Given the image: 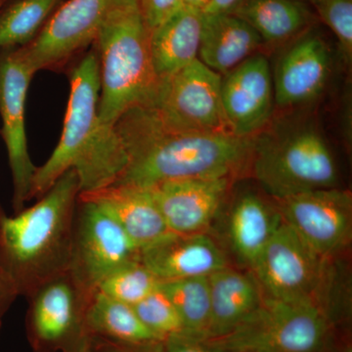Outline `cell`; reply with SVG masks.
<instances>
[{
	"label": "cell",
	"instance_id": "6da1fadb",
	"mask_svg": "<svg viewBox=\"0 0 352 352\" xmlns=\"http://www.w3.org/2000/svg\"><path fill=\"white\" fill-rule=\"evenodd\" d=\"M115 129L127 164L113 184L138 188L168 180L231 177L250 161L256 138L175 131L145 105L122 113Z\"/></svg>",
	"mask_w": 352,
	"mask_h": 352
},
{
	"label": "cell",
	"instance_id": "7a4b0ae2",
	"mask_svg": "<svg viewBox=\"0 0 352 352\" xmlns=\"http://www.w3.org/2000/svg\"><path fill=\"white\" fill-rule=\"evenodd\" d=\"M100 72L91 50L69 74V95L59 142L32 178L29 201L38 199L69 170L80 178V193L113 184L124 173L127 156L113 129L101 126L98 118Z\"/></svg>",
	"mask_w": 352,
	"mask_h": 352
},
{
	"label": "cell",
	"instance_id": "3957f363",
	"mask_svg": "<svg viewBox=\"0 0 352 352\" xmlns=\"http://www.w3.org/2000/svg\"><path fill=\"white\" fill-rule=\"evenodd\" d=\"M80 194V178L69 170L34 206L15 217H0V244L11 266V283L28 298L69 271Z\"/></svg>",
	"mask_w": 352,
	"mask_h": 352
},
{
	"label": "cell",
	"instance_id": "277c9868",
	"mask_svg": "<svg viewBox=\"0 0 352 352\" xmlns=\"http://www.w3.org/2000/svg\"><path fill=\"white\" fill-rule=\"evenodd\" d=\"M94 44L100 72L99 122L113 129L122 113L146 101L157 80L138 0H113Z\"/></svg>",
	"mask_w": 352,
	"mask_h": 352
},
{
	"label": "cell",
	"instance_id": "5b68a950",
	"mask_svg": "<svg viewBox=\"0 0 352 352\" xmlns=\"http://www.w3.org/2000/svg\"><path fill=\"white\" fill-rule=\"evenodd\" d=\"M250 161L254 178L273 200L339 184L332 149L310 122L284 124L256 134Z\"/></svg>",
	"mask_w": 352,
	"mask_h": 352
},
{
	"label": "cell",
	"instance_id": "8992f818",
	"mask_svg": "<svg viewBox=\"0 0 352 352\" xmlns=\"http://www.w3.org/2000/svg\"><path fill=\"white\" fill-rule=\"evenodd\" d=\"M329 335L330 320L320 303L264 296L237 327L207 342L224 352H322Z\"/></svg>",
	"mask_w": 352,
	"mask_h": 352
},
{
	"label": "cell",
	"instance_id": "52a82bcc",
	"mask_svg": "<svg viewBox=\"0 0 352 352\" xmlns=\"http://www.w3.org/2000/svg\"><path fill=\"white\" fill-rule=\"evenodd\" d=\"M222 76L200 60L157 78L143 103L170 129L204 133H230L221 104Z\"/></svg>",
	"mask_w": 352,
	"mask_h": 352
},
{
	"label": "cell",
	"instance_id": "ba28073f",
	"mask_svg": "<svg viewBox=\"0 0 352 352\" xmlns=\"http://www.w3.org/2000/svg\"><path fill=\"white\" fill-rule=\"evenodd\" d=\"M140 254L118 222L94 201L78 196L69 265L76 283L94 294L106 277L127 263L140 261Z\"/></svg>",
	"mask_w": 352,
	"mask_h": 352
},
{
	"label": "cell",
	"instance_id": "9c48e42d",
	"mask_svg": "<svg viewBox=\"0 0 352 352\" xmlns=\"http://www.w3.org/2000/svg\"><path fill=\"white\" fill-rule=\"evenodd\" d=\"M325 258L288 226L279 227L252 272L263 295L284 302H318Z\"/></svg>",
	"mask_w": 352,
	"mask_h": 352
},
{
	"label": "cell",
	"instance_id": "30bf717a",
	"mask_svg": "<svg viewBox=\"0 0 352 352\" xmlns=\"http://www.w3.org/2000/svg\"><path fill=\"white\" fill-rule=\"evenodd\" d=\"M20 47L0 50V118L1 133L12 175L16 212L29 201L36 168L32 164L25 132V103L34 76Z\"/></svg>",
	"mask_w": 352,
	"mask_h": 352
},
{
	"label": "cell",
	"instance_id": "8fae6325",
	"mask_svg": "<svg viewBox=\"0 0 352 352\" xmlns=\"http://www.w3.org/2000/svg\"><path fill=\"white\" fill-rule=\"evenodd\" d=\"M113 0H67L38 38L20 47L34 73L59 71L97 38Z\"/></svg>",
	"mask_w": 352,
	"mask_h": 352
},
{
	"label": "cell",
	"instance_id": "7c38bea8",
	"mask_svg": "<svg viewBox=\"0 0 352 352\" xmlns=\"http://www.w3.org/2000/svg\"><path fill=\"white\" fill-rule=\"evenodd\" d=\"M274 201L285 223L322 258L333 256L349 244L352 230L349 192L336 187Z\"/></svg>",
	"mask_w": 352,
	"mask_h": 352
},
{
	"label": "cell",
	"instance_id": "4fadbf2b",
	"mask_svg": "<svg viewBox=\"0 0 352 352\" xmlns=\"http://www.w3.org/2000/svg\"><path fill=\"white\" fill-rule=\"evenodd\" d=\"M272 73L275 103L282 108L309 104L325 89L331 51L317 25L284 44Z\"/></svg>",
	"mask_w": 352,
	"mask_h": 352
},
{
	"label": "cell",
	"instance_id": "5bb4252c",
	"mask_svg": "<svg viewBox=\"0 0 352 352\" xmlns=\"http://www.w3.org/2000/svg\"><path fill=\"white\" fill-rule=\"evenodd\" d=\"M274 103L272 72L264 55L256 53L222 76V110L233 135L258 134L270 122Z\"/></svg>",
	"mask_w": 352,
	"mask_h": 352
},
{
	"label": "cell",
	"instance_id": "9a60e30c",
	"mask_svg": "<svg viewBox=\"0 0 352 352\" xmlns=\"http://www.w3.org/2000/svg\"><path fill=\"white\" fill-rule=\"evenodd\" d=\"M231 177L186 178L147 189L171 233H205L219 214Z\"/></svg>",
	"mask_w": 352,
	"mask_h": 352
},
{
	"label": "cell",
	"instance_id": "2e32d148",
	"mask_svg": "<svg viewBox=\"0 0 352 352\" xmlns=\"http://www.w3.org/2000/svg\"><path fill=\"white\" fill-rule=\"evenodd\" d=\"M94 294L76 283L69 271L43 285L29 298L34 339L44 346H57L78 329L87 333L85 314Z\"/></svg>",
	"mask_w": 352,
	"mask_h": 352
},
{
	"label": "cell",
	"instance_id": "e0dca14e",
	"mask_svg": "<svg viewBox=\"0 0 352 352\" xmlns=\"http://www.w3.org/2000/svg\"><path fill=\"white\" fill-rule=\"evenodd\" d=\"M140 259L160 281L208 277L228 265L224 252L206 232L168 234L141 251Z\"/></svg>",
	"mask_w": 352,
	"mask_h": 352
},
{
	"label": "cell",
	"instance_id": "ac0fdd59",
	"mask_svg": "<svg viewBox=\"0 0 352 352\" xmlns=\"http://www.w3.org/2000/svg\"><path fill=\"white\" fill-rule=\"evenodd\" d=\"M80 198L94 201L110 215L140 252L171 233L147 189L113 184L80 193Z\"/></svg>",
	"mask_w": 352,
	"mask_h": 352
},
{
	"label": "cell",
	"instance_id": "d6986e66",
	"mask_svg": "<svg viewBox=\"0 0 352 352\" xmlns=\"http://www.w3.org/2000/svg\"><path fill=\"white\" fill-rule=\"evenodd\" d=\"M264 45L258 32L234 14H203L199 60L224 76Z\"/></svg>",
	"mask_w": 352,
	"mask_h": 352
},
{
	"label": "cell",
	"instance_id": "ffe728a7",
	"mask_svg": "<svg viewBox=\"0 0 352 352\" xmlns=\"http://www.w3.org/2000/svg\"><path fill=\"white\" fill-rule=\"evenodd\" d=\"M208 279L210 296L208 340H212L237 327L259 307L264 295L252 273H244L228 265L215 271Z\"/></svg>",
	"mask_w": 352,
	"mask_h": 352
},
{
	"label": "cell",
	"instance_id": "44dd1931",
	"mask_svg": "<svg viewBox=\"0 0 352 352\" xmlns=\"http://www.w3.org/2000/svg\"><path fill=\"white\" fill-rule=\"evenodd\" d=\"M282 223L277 205L252 192L238 197L228 219L229 241L238 258L252 270Z\"/></svg>",
	"mask_w": 352,
	"mask_h": 352
},
{
	"label": "cell",
	"instance_id": "7402d4cb",
	"mask_svg": "<svg viewBox=\"0 0 352 352\" xmlns=\"http://www.w3.org/2000/svg\"><path fill=\"white\" fill-rule=\"evenodd\" d=\"M203 13L180 7L150 31V52L157 78L199 59Z\"/></svg>",
	"mask_w": 352,
	"mask_h": 352
},
{
	"label": "cell",
	"instance_id": "603a6c76",
	"mask_svg": "<svg viewBox=\"0 0 352 352\" xmlns=\"http://www.w3.org/2000/svg\"><path fill=\"white\" fill-rule=\"evenodd\" d=\"M232 14L268 45H284L317 23L312 7L300 0H244Z\"/></svg>",
	"mask_w": 352,
	"mask_h": 352
},
{
	"label": "cell",
	"instance_id": "cb8c5ba5",
	"mask_svg": "<svg viewBox=\"0 0 352 352\" xmlns=\"http://www.w3.org/2000/svg\"><path fill=\"white\" fill-rule=\"evenodd\" d=\"M87 333L126 344V346H153L163 342L140 320L131 305L118 302L95 292L85 314Z\"/></svg>",
	"mask_w": 352,
	"mask_h": 352
},
{
	"label": "cell",
	"instance_id": "d4e9b609",
	"mask_svg": "<svg viewBox=\"0 0 352 352\" xmlns=\"http://www.w3.org/2000/svg\"><path fill=\"white\" fill-rule=\"evenodd\" d=\"M63 0H7L0 7V50L23 47L38 38Z\"/></svg>",
	"mask_w": 352,
	"mask_h": 352
},
{
	"label": "cell",
	"instance_id": "484cf974",
	"mask_svg": "<svg viewBox=\"0 0 352 352\" xmlns=\"http://www.w3.org/2000/svg\"><path fill=\"white\" fill-rule=\"evenodd\" d=\"M159 288L170 300L179 315L186 337L207 340L210 326V296L208 277L161 281Z\"/></svg>",
	"mask_w": 352,
	"mask_h": 352
},
{
	"label": "cell",
	"instance_id": "4316f807",
	"mask_svg": "<svg viewBox=\"0 0 352 352\" xmlns=\"http://www.w3.org/2000/svg\"><path fill=\"white\" fill-rule=\"evenodd\" d=\"M160 282L140 259L113 271L102 281L97 291L118 302L133 307L156 291Z\"/></svg>",
	"mask_w": 352,
	"mask_h": 352
},
{
	"label": "cell",
	"instance_id": "83f0119b",
	"mask_svg": "<svg viewBox=\"0 0 352 352\" xmlns=\"http://www.w3.org/2000/svg\"><path fill=\"white\" fill-rule=\"evenodd\" d=\"M133 308L146 327L162 340L178 336L186 337L179 315L160 288L133 305Z\"/></svg>",
	"mask_w": 352,
	"mask_h": 352
},
{
	"label": "cell",
	"instance_id": "f1b7e54d",
	"mask_svg": "<svg viewBox=\"0 0 352 352\" xmlns=\"http://www.w3.org/2000/svg\"><path fill=\"white\" fill-rule=\"evenodd\" d=\"M317 20L327 25L339 45L342 59L352 61V0H312Z\"/></svg>",
	"mask_w": 352,
	"mask_h": 352
},
{
	"label": "cell",
	"instance_id": "f546056e",
	"mask_svg": "<svg viewBox=\"0 0 352 352\" xmlns=\"http://www.w3.org/2000/svg\"><path fill=\"white\" fill-rule=\"evenodd\" d=\"M138 2L150 31L182 7L180 0H138Z\"/></svg>",
	"mask_w": 352,
	"mask_h": 352
},
{
	"label": "cell",
	"instance_id": "4dcf8cb0",
	"mask_svg": "<svg viewBox=\"0 0 352 352\" xmlns=\"http://www.w3.org/2000/svg\"><path fill=\"white\" fill-rule=\"evenodd\" d=\"M161 352H224L207 340H199L185 336L171 337L160 342Z\"/></svg>",
	"mask_w": 352,
	"mask_h": 352
},
{
	"label": "cell",
	"instance_id": "1f68e13d",
	"mask_svg": "<svg viewBox=\"0 0 352 352\" xmlns=\"http://www.w3.org/2000/svg\"><path fill=\"white\" fill-rule=\"evenodd\" d=\"M244 0H212L203 14H232Z\"/></svg>",
	"mask_w": 352,
	"mask_h": 352
},
{
	"label": "cell",
	"instance_id": "d6a6232c",
	"mask_svg": "<svg viewBox=\"0 0 352 352\" xmlns=\"http://www.w3.org/2000/svg\"><path fill=\"white\" fill-rule=\"evenodd\" d=\"M210 1L212 0H180V4L184 8L204 13L210 6Z\"/></svg>",
	"mask_w": 352,
	"mask_h": 352
},
{
	"label": "cell",
	"instance_id": "836d02e7",
	"mask_svg": "<svg viewBox=\"0 0 352 352\" xmlns=\"http://www.w3.org/2000/svg\"><path fill=\"white\" fill-rule=\"evenodd\" d=\"M75 352H94L91 347V342L89 339L85 340V342L78 347Z\"/></svg>",
	"mask_w": 352,
	"mask_h": 352
},
{
	"label": "cell",
	"instance_id": "e575fe53",
	"mask_svg": "<svg viewBox=\"0 0 352 352\" xmlns=\"http://www.w3.org/2000/svg\"><path fill=\"white\" fill-rule=\"evenodd\" d=\"M100 352H129L126 349H122V347H116L113 346H107L105 349H102Z\"/></svg>",
	"mask_w": 352,
	"mask_h": 352
},
{
	"label": "cell",
	"instance_id": "d590c367",
	"mask_svg": "<svg viewBox=\"0 0 352 352\" xmlns=\"http://www.w3.org/2000/svg\"><path fill=\"white\" fill-rule=\"evenodd\" d=\"M340 352H352V349L351 346H346V349H342Z\"/></svg>",
	"mask_w": 352,
	"mask_h": 352
},
{
	"label": "cell",
	"instance_id": "8d00e7d4",
	"mask_svg": "<svg viewBox=\"0 0 352 352\" xmlns=\"http://www.w3.org/2000/svg\"><path fill=\"white\" fill-rule=\"evenodd\" d=\"M300 1L305 2V3L310 4L312 2V0H300Z\"/></svg>",
	"mask_w": 352,
	"mask_h": 352
},
{
	"label": "cell",
	"instance_id": "74e56055",
	"mask_svg": "<svg viewBox=\"0 0 352 352\" xmlns=\"http://www.w3.org/2000/svg\"><path fill=\"white\" fill-rule=\"evenodd\" d=\"M2 6H3V1H2V0H0V7H1Z\"/></svg>",
	"mask_w": 352,
	"mask_h": 352
},
{
	"label": "cell",
	"instance_id": "f35d334b",
	"mask_svg": "<svg viewBox=\"0 0 352 352\" xmlns=\"http://www.w3.org/2000/svg\"><path fill=\"white\" fill-rule=\"evenodd\" d=\"M2 1H3V4H4L7 1V0H2Z\"/></svg>",
	"mask_w": 352,
	"mask_h": 352
},
{
	"label": "cell",
	"instance_id": "ab89813d",
	"mask_svg": "<svg viewBox=\"0 0 352 352\" xmlns=\"http://www.w3.org/2000/svg\"><path fill=\"white\" fill-rule=\"evenodd\" d=\"M1 289H3L1 288V285H0V292H1Z\"/></svg>",
	"mask_w": 352,
	"mask_h": 352
}]
</instances>
